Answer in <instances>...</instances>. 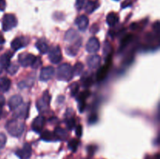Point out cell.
<instances>
[{"mask_svg": "<svg viewBox=\"0 0 160 159\" xmlns=\"http://www.w3.org/2000/svg\"><path fill=\"white\" fill-rule=\"evenodd\" d=\"M116 1H118V0H116Z\"/></svg>", "mask_w": 160, "mask_h": 159, "instance_id": "cell-47", "label": "cell"}, {"mask_svg": "<svg viewBox=\"0 0 160 159\" xmlns=\"http://www.w3.org/2000/svg\"><path fill=\"white\" fill-rule=\"evenodd\" d=\"M81 41H82V40H81V38L80 37L77 41L73 42V45L67 47V48H66V52H67L69 55H71V56L76 55L78 54L80 47H81Z\"/></svg>", "mask_w": 160, "mask_h": 159, "instance_id": "cell-18", "label": "cell"}, {"mask_svg": "<svg viewBox=\"0 0 160 159\" xmlns=\"http://www.w3.org/2000/svg\"><path fill=\"white\" fill-rule=\"evenodd\" d=\"M56 76L59 80L70 81L73 78V69L68 63H62L58 67Z\"/></svg>", "mask_w": 160, "mask_h": 159, "instance_id": "cell-2", "label": "cell"}, {"mask_svg": "<svg viewBox=\"0 0 160 159\" xmlns=\"http://www.w3.org/2000/svg\"><path fill=\"white\" fill-rule=\"evenodd\" d=\"M70 93H71V96H76L78 93L79 92L80 86L78 82H73V84L70 85Z\"/></svg>", "mask_w": 160, "mask_h": 159, "instance_id": "cell-32", "label": "cell"}, {"mask_svg": "<svg viewBox=\"0 0 160 159\" xmlns=\"http://www.w3.org/2000/svg\"><path fill=\"white\" fill-rule=\"evenodd\" d=\"M48 58H49V60L51 61V62L54 64H58L62 60V53H61L59 46L56 45L50 49Z\"/></svg>", "mask_w": 160, "mask_h": 159, "instance_id": "cell-7", "label": "cell"}, {"mask_svg": "<svg viewBox=\"0 0 160 159\" xmlns=\"http://www.w3.org/2000/svg\"><path fill=\"white\" fill-rule=\"evenodd\" d=\"M102 59L98 55H92L87 59L88 65L90 69H97L101 64Z\"/></svg>", "mask_w": 160, "mask_h": 159, "instance_id": "cell-13", "label": "cell"}, {"mask_svg": "<svg viewBox=\"0 0 160 159\" xmlns=\"http://www.w3.org/2000/svg\"><path fill=\"white\" fill-rule=\"evenodd\" d=\"M17 20L13 14L7 13L3 17L2 30L4 31H9L17 26Z\"/></svg>", "mask_w": 160, "mask_h": 159, "instance_id": "cell-3", "label": "cell"}, {"mask_svg": "<svg viewBox=\"0 0 160 159\" xmlns=\"http://www.w3.org/2000/svg\"><path fill=\"white\" fill-rule=\"evenodd\" d=\"M54 133L57 137L58 140H65L68 137V132H67V130L60 127H56Z\"/></svg>", "mask_w": 160, "mask_h": 159, "instance_id": "cell-25", "label": "cell"}, {"mask_svg": "<svg viewBox=\"0 0 160 159\" xmlns=\"http://www.w3.org/2000/svg\"><path fill=\"white\" fill-rule=\"evenodd\" d=\"M18 70L19 66L18 65H17L16 63H10L9 65V66L6 68V71H7V73L10 75H14L15 73H17Z\"/></svg>", "mask_w": 160, "mask_h": 159, "instance_id": "cell-31", "label": "cell"}, {"mask_svg": "<svg viewBox=\"0 0 160 159\" xmlns=\"http://www.w3.org/2000/svg\"><path fill=\"white\" fill-rule=\"evenodd\" d=\"M36 48L42 54H45L48 51V45L43 39H39L36 43Z\"/></svg>", "mask_w": 160, "mask_h": 159, "instance_id": "cell-27", "label": "cell"}, {"mask_svg": "<svg viewBox=\"0 0 160 159\" xmlns=\"http://www.w3.org/2000/svg\"><path fill=\"white\" fill-rule=\"evenodd\" d=\"M88 18L85 15L80 16V17H78V18L75 20V24L78 26V29L81 31H84L87 29L88 26Z\"/></svg>", "mask_w": 160, "mask_h": 159, "instance_id": "cell-16", "label": "cell"}, {"mask_svg": "<svg viewBox=\"0 0 160 159\" xmlns=\"http://www.w3.org/2000/svg\"><path fill=\"white\" fill-rule=\"evenodd\" d=\"M5 102H6V99H5V97L3 96V95L1 93H0V108H2L4 106Z\"/></svg>", "mask_w": 160, "mask_h": 159, "instance_id": "cell-41", "label": "cell"}, {"mask_svg": "<svg viewBox=\"0 0 160 159\" xmlns=\"http://www.w3.org/2000/svg\"><path fill=\"white\" fill-rule=\"evenodd\" d=\"M98 6L99 5H98V2L89 0L85 4L84 9H85V11L87 13H92V12H93L98 7Z\"/></svg>", "mask_w": 160, "mask_h": 159, "instance_id": "cell-26", "label": "cell"}, {"mask_svg": "<svg viewBox=\"0 0 160 159\" xmlns=\"http://www.w3.org/2000/svg\"><path fill=\"white\" fill-rule=\"evenodd\" d=\"M55 70L52 66H45L41 70L40 80L46 82L54 76Z\"/></svg>", "mask_w": 160, "mask_h": 159, "instance_id": "cell-9", "label": "cell"}, {"mask_svg": "<svg viewBox=\"0 0 160 159\" xmlns=\"http://www.w3.org/2000/svg\"><path fill=\"white\" fill-rule=\"evenodd\" d=\"M12 56V53H11L10 51H7L6 53L3 54L0 57V64L2 65V66L4 67V68H7L10 64V59Z\"/></svg>", "mask_w": 160, "mask_h": 159, "instance_id": "cell-22", "label": "cell"}, {"mask_svg": "<svg viewBox=\"0 0 160 159\" xmlns=\"http://www.w3.org/2000/svg\"><path fill=\"white\" fill-rule=\"evenodd\" d=\"M72 69H73V76H79L84 70V65L81 62H77L74 66L72 67Z\"/></svg>", "mask_w": 160, "mask_h": 159, "instance_id": "cell-29", "label": "cell"}, {"mask_svg": "<svg viewBox=\"0 0 160 159\" xmlns=\"http://www.w3.org/2000/svg\"><path fill=\"white\" fill-rule=\"evenodd\" d=\"M31 154H32L31 146L28 143H24L23 147L16 151V155L20 159H29L31 157Z\"/></svg>", "mask_w": 160, "mask_h": 159, "instance_id": "cell-8", "label": "cell"}, {"mask_svg": "<svg viewBox=\"0 0 160 159\" xmlns=\"http://www.w3.org/2000/svg\"><path fill=\"white\" fill-rule=\"evenodd\" d=\"M22 103H23L22 97L19 94H15L9 98L8 104H9V108H10V110L13 111L17 108H18L20 104H22Z\"/></svg>", "mask_w": 160, "mask_h": 159, "instance_id": "cell-15", "label": "cell"}, {"mask_svg": "<svg viewBox=\"0 0 160 159\" xmlns=\"http://www.w3.org/2000/svg\"><path fill=\"white\" fill-rule=\"evenodd\" d=\"M80 38L79 34L78 31L73 29H70L65 34L64 40L67 41V42H75Z\"/></svg>", "mask_w": 160, "mask_h": 159, "instance_id": "cell-20", "label": "cell"}, {"mask_svg": "<svg viewBox=\"0 0 160 159\" xmlns=\"http://www.w3.org/2000/svg\"><path fill=\"white\" fill-rule=\"evenodd\" d=\"M30 103L20 104L18 108L15 109L14 112V116L17 118H21V119H26L29 114Z\"/></svg>", "mask_w": 160, "mask_h": 159, "instance_id": "cell-5", "label": "cell"}, {"mask_svg": "<svg viewBox=\"0 0 160 159\" xmlns=\"http://www.w3.org/2000/svg\"><path fill=\"white\" fill-rule=\"evenodd\" d=\"M73 109L72 108H68L66 112V126L68 128V129H72L73 128H74L75 123H76V121H75L74 117L73 116Z\"/></svg>", "mask_w": 160, "mask_h": 159, "instance_id": "cell-17", "label": "cell"}, {"mask_svg": "<svg viewBox=\"0 0 160 159\" xmlns=\"http://www.w3.org/2000/svg\"><path fill=\"white\" fill-rule=\"evenodd\" d=\"M45 117L42 116V115H38V116L36 117V118L33 120L32 124H31V128H32V129L34 132H41L42 129H43L44 126H45Z\"/></svg>", "mask_w": 160, "mask_h": 159, "instance_id": "cell-10", "label": "cell"}, {"mask_svg": "<svg viewBox=\"0 0 160 159\" xmlns=\"http://www.w3.org/2000/svg\"><path fill=\"white\" fill-rule=\"evenodd\" d=\"M96 150V147H94V146H89L88 147V153L90 154V155H93L94 152Z\"/></svg>", "mask_w": 160, "mask_h": 159, "instance_id": "cell-43", "label": "cell"}, {"mask_svg": "<svg viewBox=\"0 0 160 159\" xmlns=\"http://www.w3.org/2000/svg\"><path fill=\"white\" fill-rule=\"evenodd\" d=\"M2 68H3V67L2 66V65H1V64H0V73H1L2 71Z\"/></svg>", "mask_w": 160, "mask_h": 159, "instance_id": "cell-46", "label": "cell"}, {"mask_svg": "<svg viewBox=\"0 0 160 159\" xmlns=\"http://www.w3.org/2000/svg\"><path fill=\"white\" fill-rule=\"evenodd\" d=\"M11 85V80L6 76L0 77V91L6 92L9 90Z\"/></svg>", "mask_w": 160, "mask_h": 159, "instance_id": "cell-21", "label": "cell"}, {"mask_svg": "<svg viewBox=\"0 0 160 159\" xmlns=\"http://www.w3.org/2000/svg\"><path fill=\"white\" fill-rule=\"evenodd\" d=\"M79 143L80 142L78 139H71V140L68 142V147L70 148L72 151L75 152V151H77V149H78Z\"/></svg>", "mask_w": 160, "mask_h": 159, "instance_id": "cell-30", "label": "cell"}, {"mask_svg": "<svg viewBox=\"0 0 160 159\" xmlns=\"http://www.w3.org/2000/svg\"><path fill=\"white\" fill-rule=\"evenodd\" d=\"M133 38H134V37H133L132 34H130L125 35L124 37H123V39H122L121 43H120V50H123V48H126V47L132 41Z\"/></svg>", "mask_w": 160, "mask_h": 159, "instance_id": "cell-28", "label": "cell"}, {"mask_svg": "<svg viewBox=\"0 0 160 159\" xmlns=\"http://www.w3.org/2000/svg\"><path fill=\"white\" fill-rule=\"evenodd\" d=\"M6 2L5 0H0V11H4L6 9Z\"/></svg>", "mask_w": 160, "mask_h": 159, "instance_id": "cell-42", "label": "cell"}, {"mask_svg": "<svg viewBox=\"0 0 160 159\" xmlns=\"http://www.w3.org/2000/svg\"><path fill=\"white\" fill-rule=\"evenodd\" d=\"M6 129L12 137H20L24 132L25 125L22 122L19 121L18 118H13L6 123Z\"/></svg>", "mask_w": 160, "mask_h": 159, "instance_id": "cell-1", "label": "cell"}, {"mask_svg": "<svg viewBox=\"0 0 160 159\" xmlns=\"http://www.w3.org/2000/svg\"><path fill=\"white\" fill-rule=\"evenodd\" d=\"M42 62L41 60V58L40 57H35V59H34V62L33 64L31 65V67L33 69H38V67H40V65H42Z\"/></svg>", "mask_w": 160, "mask_h": 159, "instance_id": "cell-34", "label": "cell"}, {"mask_svg": "<svg viewBox=\"0 0 160 159\" xmlns=\"http://www.w3.org/2000/svg\"><path fill=\"white\" fill-rule=\"evenodd\" d=\"M3 43H5L4 37H3L2 35H0V44H3Z\"/></svg>", "mask_w": 160, "mask_h": 159, "instance_id": "cell-45", "label": "cell"}, {"mask_svg": "<svg viewBox=\"0 0 160 159\" xmlns=\"http://www.w3.org/2000/svg\"><path fill=\"white\" fill-rule=\"evenodd\" d=\"M85 107H86L85 101H78V110L80 111V112H84Z\"/></svg>", "mask_w": 160, "mask_h": 159, "instance_id": "cell-38", "label": "cell"}, {"mask_svg": "<svg viewBox=\"0 0 160 159\" xmlns=\"http://www.w3.org/2000/svg\"><path fill=\"white\" fill-rule=\"evenodd\" d=\"M132 3H133L132 0H124V1L122 2L121 8L122 9H125V8L129 7V6H132Z\"/></svg>", "mask_w": 160, "mask_h": 159, "instance_id": "cell-37", "label": "cell"}, {"mask_svg": "<svg viewBox=\"0 0 160 159\" xmlns=\"http://www.w3.org/2000/svg\"><path fill=\"white\" fill-rule=\"evenodd\" d=\"M28 44V38L25 37H16L11 43V48L15 51L20 49L23 47H25Z\"/></svg>", "mask_w": 160, "mask_h": 159, "instance_id": "cell-12", "label": "cell"}, {"mask_svg": "<svg viewBox=\"0 0 160 159\" xmlns=\"http://www.w3.org/2000/svg\"><path fill=\"white\" fill-rule=\"evenodd\" d=\"M50 100H51V96H50L48 91H45L42 97L39 98L37 101V108L40 112H45V111L48 110L49 107Z\"/></svg>", "mask_w": 160, "mask_h": 159, "instance_id": "cell-4", "label": "cell"}, {"mask_svg": "<svg viewBox=\"0 0 160 159\" xmlns=\"http://www.w3.org/2000/svg\"><path fill=\"white\" fill-rule=\"evenodd\" d=\"M75 132H76V135L78 136V137H81V136H82V132H83L82 126H81V125H78V126L76 127V130H75Z\"/></svg>", "mask_w": 160, "mask_h": 159, "instance_id": "cell-40", "label": "cell"}, {"mask_svg": "<svg viewBox=\"0 0 160 159\" xmlns=\"http://www.w3.org/2000/svg\"><path fill=\"white\" fill-rule=\"evenodd\" d=\"M81 84L84 87H89L93 84L94 78L92 73L86 72L82 76H81Z\"/></svg>", "mask_w": 160, "mask_h": 159, "instance_id": "cell-19", "label": "cell"}, {"mask_svg": "<svg viewBox=\"0 0 160 159\" xmlns=\"http://www.w3.org/2000/svg\"><path fill=\"white\" fill-rule=\"evenodd\" d=\"M41 139L45 141H48V142H51V141H56L58 140L57 137L55 135L54 132H51V131H44L43 132L41 135Z\"/></svg>", "mask_w": 160, "mask_h": 159, "instance_id": "cell-24", "label": "cell"}, {"mask_svg": "<svg viewBox=\"0 0 160 159\" xmlns=\"http://www.w3.org/2000/svg\"><path fill=\"white\" fill-rule=\"evenodd\" d=\"M97 31H98V26L97 24H94L93 26H92V28H91V32L95 34Z\"/></svg>", "mask_w": 160, "mask_h": 159, "instance_id": "cell-44", "label": "cell"}, {"mask_svg": "<svg viewBox=\"0 0 160 159\" xmlns=\"http://www.w3.org/2000/svg\"><path fill=\"white\" fill-rule=\"evenodd\" d=\"M97 120H98V116H97L96 114H93V115H92L89 117L88 122L91 124H94V123H96Z\"/></svg>", "mask_w": 160, "mask_h": 159, "instance_id": "cell-39", "label": "cell"}, {"mask_svg": "<svg viewBox=\"0 0 160 159\" xmlns=\"http://www.w3.org/2000/svg\"><path fill=\"white\" fill-rule=\"evenodd\" d=\"M90 95H91L90 90H84V91L81 92V93H80V94L78 95V101H85L86 99H87V98H88Z\"/></svg>", "mask_w": 160, "mask_h": 159, "instance_id": "cell-33", "label": "cell"}, {"mask_svg": "<svg viewBox=\"0 0 160 159\" xmlns=\"http://www.w3.org/2000/svg\"><path fill=\"white\" fill-rule=\"evenodd\" d=\"M100 43L99 41L95 37H91L86 45V50L89 53H95L99 50Z\"/></svg>", "mask_w": 160, "mask_h": 159, "instance_id": "cell-11", "label": "cell"}, {"mask_svg": "<svg viewBox=\"0 0 160 159\" xmlns=\"http://www.w3.org/2000/svg\"><path fill=\"white\" fill-rule=\"evenodd\" d=\"M84 5H85V0H76V3H75V6H76L78 10H81L84 8Z\"/></svg>", "mask_w": 160, "mask_h": 159, "instance_id": "cell-36", "label": "cell"}, {"mask_svg": "<svg viewBox=\"0 0 160 159\" xmlns=\"http://www.w3.org/2000/svg\"><path fill=\"white\" fill-rule=\"evenodd\" d=\"M106 22L109 26H114L119 22V17L116 12H109L106 17Z\"/></svg>", "mask_w": 160, "mask_h": 159, "instance_id": "cell-23", "label": "cell"}, {"mask_svg": "<svg viewBox=\"0 0 160 159\" xmlns=\"http://www.w3.org/2000/svg\"><path fill=\"white\" fill-rule=\"evenodd\" d=\"M34 59H35V56L32 54H30L28 52H23L19 55L18 56V61L20 62V65L23 67H28L31 65L34 62Z\"/></svg>", "mask_w": 160, "mask_h": 159, "instance_id": "cell-6", "label": "cell"}, {"mask_svg": "<svg viewBox=\"0 0 160 159\" xmlns=\"http://www.w3.org/2000/svg\"><path fill=\"white\" fill-rule=\"evenodd\" d=\"M6 143V136L3 132H0V149H2Z\"/></svg>", "mask_w": 160, "mask_h": 159, "instance_id": "cell-35", "label": "cell"}, {"mask_svg": "<svg viewBox=\"0 0 160 159\" xmlns=\"http://www.w3.org/2000/svg\"><path fill=\"white\" fill-rule=\"evenodd\" d=\"M110 62H106L104 65L100 67L96 73V80L102 81L106 77L108 74V72L109 70V66H110Z\"/></svg>", "mask_w": 160, "mask_h": 159, "instance_id": "cell-14", "label": "cell"}]
</instances>
